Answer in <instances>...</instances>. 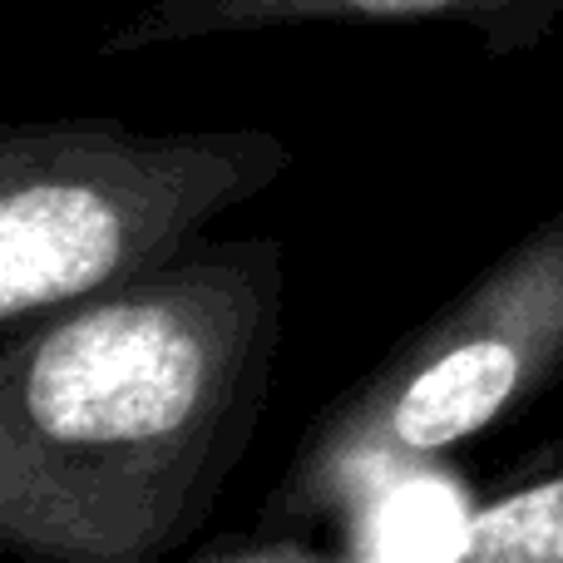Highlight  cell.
<instances>
[{
    "label": "cell",
    "instance_id": "6da1fadb",
    "mask_svg": "<svg viewBox=\"0 0 563 563\" xmlns=\"http://www.w3.org/2000/svg\"><path fill=\"white\" fill-rule=\"evenodd\" d=\"M287 263L194 238L0 346V549L154 563L194 544L273 390Z\"/></svg>",
    "mask_w": 563,
    "mask_h": 563
},
{
    "label": "cell",
    "instance_id": "7a4b0ae2",
    "mask_svg": "<svg viewBox=\"0 0 563 563\" xmlns=\"http://www.w3.org/2000/svg\"><path fill=\"white\" fill-rule=\"evenodd\" d=\"M563 380V208L400 336L297 440L263 534H301L455 455Z\"/></svg>",
    "mask_w": 563,
    "mask_h": 563
},
{
    "label": "cell",
    "instance_id": "3957f363",
    "mask_svg": "<svg viewBox=\"0 0 563 563\" xmlns=\"http://www.w3.org/2000/svg\"><path fill=\"white\" fill-rule=\"evenodd\" d=\"M287 164V139L253 124H0V336L168 263Z\"/></svg>",
    "mask_w": 563,
    "mask_h": 563
},
{
    "label": "cell",
    "instance_id": "277c9868",
    "mask_svg": "<svg viewBox=\"0 0 563 563\" xmlns=\"http://www.w3.org/2000/svg\"><path fill=\"white\" fill-rule=\"evenodd\" d=\"M287 25H460L485 45V55L509 59L554 35L563 0H144L104 35V55L119 59Z\"/></svg>",
    "mask_w": 563,
    "mask_h": 563
},
{
    "label": "cell",
    "instance_id": "5b68a950",
    "mask_svg": "<svg viewBox=\"0 0 563 563\" xmlns=\"http://www.w3.org/2000/svg\"><path fill=\"white\" fill-rule=\"evenodd\" d=\"M470 563H563V465L489 495L460 534Z\"/></svg>",
    "mask_w": 563,
    "mask_h": 563
}]
</instances>
